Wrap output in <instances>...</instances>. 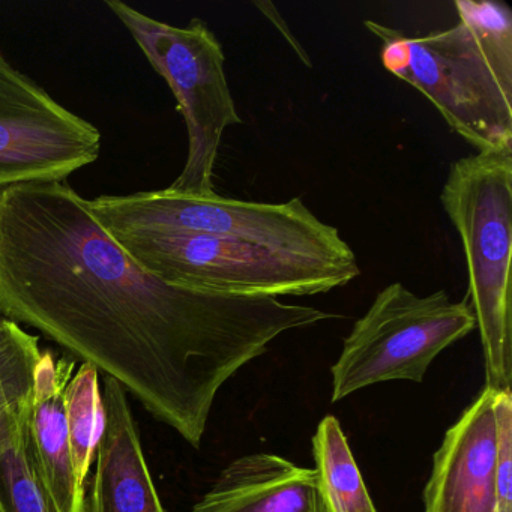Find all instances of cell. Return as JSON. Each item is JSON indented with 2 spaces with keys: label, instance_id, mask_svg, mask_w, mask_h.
<instances>
[{
  "label": "cell",
  "instance_id": "obj_1",
  "mask_svg": "<svg viewBox=\"0 0 512 512\" xmlns=\"http://www.w3.org/2000/svg\"><path fill=\"white\" fill-rule=\"evenodd\" d=\"M0 314L121 383L194 448L233 374L280 335L335 317L154 277L65 181L0 188Z\"/></svg>",
  "mask_w": 512,
  "mask_h": 512
},
{
  "label": "cell",
  "instance_id": "obj_2",
  "mask_svg": "<svg viewBox=\"0 0 512 512\" xmlns=\"http://www.w3.org/2000/svg\"><path fill=\"white\" fill-rule=\"evenodd\" d=\"M457 25L409 37L364 26L382 43L383 67L421 92L478 152L512 151V13L494 0H455Z\"/></svg>",
  "mask_w": 512,
  "mask_h": 512
},
{
  "label": "cell",
  "instance_id": "obj_3",
  "mask_svg": "<svg viewBox=\"0 0 512 512\" xmlns=\"http://www.w3.org/2000/svg\"><path fill=\"white\" fill-rule=\"evenodd\" d=\"M440 202L460 236L470 308L481 337L485 388L511 391L512 151L476 152L451 164Z\"/></svg>",
  "mask_w": 512,
  "mask_h": 512
},
{
  "label": "cell",
  "instance_id": "obj_4",
  "mask_svg": "<svg viewBox=\"0 0 512 512\" xmlns=\"http://www.w3.org/2000/svg\"><path fill=\"white\" fill-rule=\"evenodd\" d=\"M146 272L175 286L235 296H314L347 286L359 265L170 230L109 233Z\"/></svg>",
  "mask_w": 512,
  "mask_h": 512
},
{
  "label": "cell",
  "instance_id": "obj_5",
  "mask_svg": "<svg viewBox=\"0 0 512 512\" xmlns=\"http://www.w3.org/2000/svg\"><path fill=\"white\" fill-rule=\"evenodd\" d=\"M89 211L107 233L170 230L235 239L296 256L358 265L355 251L335 227L317 218L301 197L286 203H257L188 196L176 191H140L88 200Z\"/></svg>",
  "mask_w": 512,
  "mask_h": 512
},
{
  "label": "cell",
  "instance_id": "obj_6",
  "mask_svg": "<svg viewBox=\"0 0 512 512\" xmlns=\"http://www.w3.org/2000/svg\"><path fill=\"white\" fill-rule=\"evenodd\" d=\"M155 71L178 101L188 134L181 175L169 190L188 196H214L215 164L224 131L242 122L224 70V52L203 20L184 28L158 22L121 0H106Z\"/></svg>",
  "mask_w": 512,
  "mask_h": 512
},
{
  "label": "cell",
  "instance_id": "obj_7",
  "mask_svg": "<svg viewBox=\"0 0 512 512\" xmlns=\"http://www.w3.org/2000/svg\"><path fill=\"white\" fill-rule=\"evenodd\" d=\"M476 328L467 298L445 290L419 296L401 283L380 290L332 365V401L376 383H421L434 359Z\"/></svg>",
  "mask_w": 512,
  "mask_h": 512
},
{
  "label": "cell",
  "instance_id": "obj_8",
  "mask_svg": "<svg viewBox=\"0 0 512 512\" xmlns=\"http://www.w3.org/2000/svg\"><path fill=\"white\" fill-rule=\"evenodd\" d=\"M100 155V130L0 53V188L65 181Z\"/></svg>",
  "mask_w": 512,
  "mask_h": 512
},
{
  "label": "cell",
  "instance_id": "obj_9",
  "mask_svg": "<svg viewBox=\"0 0 512 512\" xmlns=\"http://www.w3.org/2000/svg\"><path fill=\"white\" fill-rule=\"evenodd\" d=\"M496 395L484 388L446 431L425 485V512H496Z\"/></svg>",
  "mask_w": 512,
  "mask_h": 512
},
{
  "label": "cell",
  "instance_id": "obj_10",
  "mask_svg": "<svg viewBox=\"0 0 512 512\" xmlns=\"http://www.w3.org/2000/svg\"><path fill=\"white\" fill-rule=\"evenodd\" d=\"M104 430L85 512H166L143 455L127 391L104 377Z\"/></svg>",
  "mask_w": 512,
  "mask_h": 512
},
{
  "label": "cell",
  "instance_id": "obj_11",
  "mask_svg": "<svg viewBox=\"0 0 512 512\" xmlns=\"http://www.w3.org/2000/svg\"><path fill=\"white\" fill-rule=\"evenodd\" d=\"M191 512H325L316 470L256 452L233 460Z\"/></svg>",
  "mask_w": 512,
  "mask_h": 512
},
{
  "label": "cell",
  "instance_id": "obj_12",
  "mask_svg": "<svg viewBox=\"0 0 512 512\" xmlns=\"http://www.w3.org/2000/svg\"><path fill=\"white\" fill-rule=\"evenodd\" d=\"M76 362L43 352L35 374L29 437L38 470L58 512H85L86 488L77 481L68 436L65 388Z\"/></svg>",
  "mask_w": 512,
  "mask_h": 512
},
{
  "label": "cell",
  "instance_id": "obj_13",
  "mask_svg": "<svg viewBox=\"0 0 512 512\" xmlns=\"http://www.w3.org/2000/svg\"><path fill=\"white\" fill-rule=\"evenodd\" d=\"M31 403L0 410V511L58 512L29 437Z\"/></svg>",
  "mask_w": 512,
  "mask_h": 512
},
{
  "label": "cell",
  "instance_id": "obj_14",
  "mask_svg": "<svg viewBox=\"0 0 512 512\" xmlns=\"http://www.w3.org/2000/svg\"><path fill=\"white\" fill-rule=\"evenodd\" d=\"M317 485L325 512H377L340 421L325 416L313 436Z\"/></svg>",
  "mask_w": 512,
  "mask_h": 512
},
{
  "label": "cell",
  "instance_id": "obj_15",
  "mask_svg": "<svg viewBox=\"0 0 512 512\" xmlns=\"http://www.w3.org/2000/svg\"><path fill=\"white\" fill-rule=\"evenodd\" d=\"M68 436L77 481L86 488L94 455L104 430V407L98 386V370L82 364L65 388Z\"/></svg>",
  "mask_w": 512,
  "mask_h": 512
},
{
  "label": "cell",
  "instance_id": "obj_16",
  "mask_svg": "<svg viewBox=\"0 0 512 512\" xmlns=\"http://www.w3.org/2000/svg\"><path fill=\"white\" fill-rule=\"evenodd\" d=\"M37 335L0 314V410L31 403L43 352Z\"/></svg>",
  "mask_w": 512,
  "mask_h": 512
},
{
  "label": "cell",
  "instance_id": "obj_17",
  "mask_svg": "<svg viewBox=\"0 0 512 512\" xmlns=\"http://www.w3.org/2000/svg\"><path fill=\"white\" fill-rule=\"evenodd\" d=\"M497 445L494 461L496 512H512V391L496 395Z\"/></svg>",
  "mask_w": 512,
  "mask_h": 512
},
{
  "label": "cell",
  "instance_id": "obj_18",
  "mask_svg": "<svg viewBox=\"0 0 512 512\" xmlns=\"http://www.w3.org/2000/svg\"><path fill=\"white\" fill-rule=\"evenodd\" d=\"M254 5H256V7L262 11L263 16H265L266 19L272 23V25H275V28H277L278 31H280L281 34L287 38V41H289L290 46H292V49L295 50L296 55L299 56V59H301V61L304 62L307 67H311L310 56L307 55V52H305L304 47L299 44V41L293 37L292 32H290L289 28H287L286 22L281 19L280 14H278L277 10H275L274 5H272L271 2H254Z\"/></svg>",
  "mask_w": 512,
  "mask_h": 512
},
{
  "label": "cell",
  "instance_id": "obj_19",
  "mask_svg": "<svg viewBox=\"0 0 512 512\" xmlns=\"http://www.w3.org/2000/svg\"><path fill=\"white\" fill-rule=\"evenodd\" d=\"M0 512H2V511H0Z\"/></svg>",
  "mask_w": 512,
  "mask_h": 512
}]
</instances>
